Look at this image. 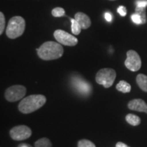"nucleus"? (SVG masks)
Listing matches in <instances>:
<instances>
[{"mask_svg": "<svg viewBox=\"0 0 147 147\" xmlns=\"http://www.w3.org/2000/svg\"><path fill=\"white\" fill-rule=\"evenodd\" d=\"M78 147H96L94 143H93L91 141L88 140L86 139H82L81 140L78 141Z\"/></svg>", "mask_w": 147, "mask_h": 147, "instance_id": "obj_19", "label": "nucleus"}, {"mask_svg": "<svg viewBox=\"0 0 147 147\" xmlns=\"http://www.w3.org/2000/svg\"><path fill=\"white\" fill-rule=\"evenodd\" d=\"M53 35L55 40L61 45L68 46V47H74L78 44V39L76 37L61 29L56 30Z\"/></svg>", "mask_w": 147, "mask_h": 147, "instance_id": "obj_6", "label": "nucleus"}, {"mask_svg": "<svg viewBox=\"0 0 147 147\" xmlns=\"http://www.w3.org/2000/svg\"><path fill=\"white\" fill-rule=\"evenodd\" d=\"M116 147H130V146H129L127 144H124L123 142H119L117 143V144H116Z\"/></svg>", "mask_w": 147, "mask_h": 147, "instance_id": "obj_25", "label": "nucleus"}, {"mask_svg": "<svg viewBox=\"0 0 147 147\" xmlns=\"http://www.w3.org/2000/svg\"><path fill=\"white\" fill-rule=\"evenodd\" d=\"M51 13L54 17H61L65 15V10L63 8L57 7L53 9Z\"/></svg>", "mask_w": 147, "mask_h": 147, "instance_id": "obj_17", "label": "nucleus"}, {"mask_svg": "<svg viewBox=\"0 0 147 147\" xmlns=\"http://www.w3.org/2000/svg\"><path fill=\"white\" fill-rule=\"evenodd\" d=\"M5 18L4 16V14L3 12H0V35L3 34V31L5 29Z\"/></svg>", "mask_w": 147, "mask_h": 147, "instance_id": "obj_20", "label": "nucleus"}, {"mask_svg": "<svg viewBox=\"0 0 147 147\" xmlns=\"http://www.w3.org/2000/svg\"><path fill=\"white\" fill-rule=\"evenodd\" d=\"M136 82L143 91L147 92V76L143 74H140L136 76Z\"/></svg>", "mask_w": 147, "mask_h": 147, "instance_id": "obj_12", "label": "nucleus"}, {"mask_svg": "<svg viewBox=\"0 0 147 147\" xmlns=\"http://www.w3.org/2000/svg\"><path fill=\"white\" fill-rule=\"evenodd\" d=\"M71 32L74 35H79L81 32L82 27L75 18H71Z\"/></svg>", "mask_w": 147, "mask_h": 147, "instance_id": "obj_16", "label": "nucleus"}, {"mask_svg": "<svg viewBox=\"0 0 147 147\" xmlns=\"http://www.w3.org/2000/svg\"><path fill=\"white\" fill-rule=\"evenodd\" d=\"M74 18L78 21V23L80 24L82 29H87L91 26V19H90V18L87 15V14L83 13V12H77V13L75 14Z\"/></svg>", "mask_w": 147, "mask_h": 147, "instance_id": "obj_11", "label": "nucleus"}, {"mask_svg": "<svg viewBox=\"0 0 147 147\" xmlns=\"http://www.w3.org/2000/svg\"><path fill=\"white\" fill-rule=\"evenodd\" d=\"M136 13L138 14L141 16L142 20V24L146 23V12H145V8H141V7L136 6Z\"/></svg>", "mask_w": 147, "mask_h": 147, "instance_id": "obj_18", "label": "nucleus"}, {"mask_svg": "<svg viewBox=\"0 0 147 147\" xmlns=\"http://www.w3.org/2000/svg\"><path fill=\"white\" fill-rule=\"evenodd\" d=\"M116 88L119 91L122 92L123 93H129L131 91V85L128 83L127 82L125 81V80H121L118 84L116 86Z\"/></svg>", "mask_w": 147, "mask_h": 147, "instance_id": "obj_13", "label": "nucleus"}, {"mask_svg": "<svg viewBox=\"0 0 147 147\" xmlns=\"http://www.w3.org/2000/svg\"><path fill=\"white\" fill-rule=\"evenodd\" d=\"M125 65L132 71H138L142 65V61L139 55L135 51L129 50L127 52V59L125 61Z\"/></svg>", "mask_w": 147, "mask_h": 147, "instance_id": "obj_7", "label": "nucleus"}, {"mask_svg": "<svg viewBox=\"0 0 147 147\" xmlns=\"http://www.w3.org/2000/svg\"><path fill=\"white\" fill-rule=\"evenodd\" d=\"M72 84L77 91L79 93L84 95H88L91 94L92 91V86L89 82L85 80L78 77H75L72 79Z\"/></svg>", "mask_w": 147, "mask_h": 147, "instance_id": "obj_9", "label": "nucleus"}, {"mask_svg": "<svg viewBox=\"0 0 147 147\" xmlns=\"http://www.w3.org/2000/svg\"><path fill=\"white\" fill-rule=\"evenodd\" d=\"M131 20L133 21L134 23L137 24V25H140V24H142V20L141 16L139 15L138 14L135 13L134 14H132L131 16Z\"/></svg>", "mask_w": 147, "mask_h": 147, "instance_id": "obj_21", "label": "nucleus"}, {"mask_svg": "<svg viewBox=\"0 0 147 147\" xmlns=\"http://www.w3.org/2000/svg\"><path fill=\"white\" fill-rule=\"evenodd\" d=\"M26 91V88L23 85H13L5 90L4 96L5 100L8 102H17L25 97Z\"/></svg>", "mask_w": 147, "mask_h": 147, "instance_id": "obj_5", "label": "nucleus"}, {"mask_svg": "<svg viewBox=\"0 0 147 147\" xmlns=\"http://www.w3.org/2000/svg\"><path fill=\"white\" fill-rule=\"evenodd\" d=\"M105 19L108 22H111L113 20V16L110 12H106L105 13Z\"/></svg>", "mask_w": 147, "mask_h": 147, "instance_id": "obj_24", "label": "nucleus"}, {"mask_svg": "<svg viewBox=\"0 0 147 147\" xmlns=\"http://www.w3.org/2000/svg\"><path fill=\"white\" fill-rule=\"evenodd\" d=\"M128 108L134 111L147 113V104L142 99H134L128 103Z\"/></svg>", "mask_w": 147, "mask_h": 147, "instance_id": "obj_10", "label": "nucleus"}, {"mask_svg": "<svg viewBox=\"0 0 147 147\" xmlns=\"http://www.w3.org/2000/svg\"><path fill=\"white\" fill-rule=\"evenodd\" d=\"M136 6L141 7V8H145L147 6V0H138L136 2Z\"/></svg>", "mask_w": 147, "mask_h": 147, "instance_id": "obj_23", "label": "nucleus"}, {"mask_svg": "<svg viewBox=\"0 0 147 147\" xmlns=\"http://www.w3.org/2000/svg\"><path fill=\"white\" fill-rule=\"evenodd\" d=\"M117 12H119V14L122 16H125L127 14V9L123 5H121L119 6L118 9H117Z\"/></svg>", "mask_w": 147, "mask_h": 147, "instance_id": "obj_22", "label": "nucleus"}, {"mask_svg": "<svg viewBox=\"0 0 147 147\" xmlns=\"http://www.w3.org/2000/svg\"><path fill=\"white\" fill-rule=\"evenodd\" d=\"M47 98L43 95H31L23 99L18 104V108L23 114L32 113L45 104Z\"/></svg>", "mask_w": 147, "mask_h": 147, "instance_id": "obj_2", "label": "nucleus"}, {"mask_svg": "<svg viewBox=\"0 0 147 147\" xmlns=\"http://www.w3.org/2000/svg\"><path fill=\"white\" fill-rule=\"evenodd\" d=\"M32 134V129L26 125L14 127L10 131V136L12 140L16 141L25 140L30 138Z\"/></svg>", "mask_w": 147, "mask_h": 147, "instance_id": "obj_8", "label": "nucleus"}, {"mask_svg": "<svg viewBox=\"0 0 147 147\" xmlns=\"http://www.w3.org/2000/svg\"><path fill=\"white\" fill-rule=\"evenodd\" d=\"M36 51L38 57L45 61L57 59L63 56L64 52L60 43L53 41L45 42Z\"/></svg>", "mask_w": 147, "mask_h": 147, "instance_id": "obj_1", "label": "nucleus"}, {"mask_svg": "<svg viewBox=\"0 0 147 147\" xmlns=\"http://www.w3.org/2000/svg\"><path fill=\"white\" fill-rule=\"evenodd\" d=\"M117 73L112 68H103L97 71L95 76V81L97 84H102L108 89L113 85L115 82Z\"/></svg>", "mask_w": 147, "mask_h": 147, "instance_id": "obj_4", "label": "nucleus"}, {"mask_svg": "<svg viewBox=\"0 0 147 147\" xmlns=\"http://www.w3.org/2000/svg\"><path fill=\"white\" fill-rule=\"evenodd\" d=\"M110 1H115V0H110Z\"/></svg>", "mask_w": 147, "mask_h": 147, "instance_id": "obj_27", "label": "nucleus"}, {"mask_svg": "<svg viewBox=\"0 0 147 147\" xmlns=\"http://www.w3.org/2000/svg\"><path fill=\"white\" fill-rule=\"evenodd\" d=\"M126 121L129 124L133 126L139 125L141 123L140 118L138 116L133 115V114H128L125 117Z\"/></svg>", "mask_w": 147, "mask_h": 147, "instance_id": "obj_14", "label": "nucleus"}, {"mask_svg": "<svg viewBox=\"0 0 147 147\" xmlns=\"http://www.w3.org/2000/svg\"><path fill=\"white\" fill-rule=\"evenodd\" d=\"M35 147H52V143L47 138H42L35 142Z\"/></svg>", "mask_w": 147, "mask_h": 147, "instance_id": "obj_15", "label": "nucleus"}, {"mask_svg": "<svg viewBox=\"0 0 147 147\" xmlns=\"http://www.w3.org/2000/svg\"><path fill=\"white\" fill-rule=\"evenodd\" d=\"M25 29V19L20 16L11 18L6 28V36L10 39H16L23 34Z\"/></svg>", "mask_w": 147, "mask_h": 147, "instance_id": "obj_3", "label": "nucleus"}, {"mask_svg": "<svg viewBox=\"0 0 147 147\" xmlns=\"http://www.w3.org/2000/svg\"><path fill=\"white\" fill-rule=\"evenodd\" d=\"M18 147H32V146L28 144H24L23 143V144H21L18 145Z\"/></svg>", "mask_w": 147, "mask_h": 147, "instance_id": "obj_26", "label": "nucleus"}]
</instances>
